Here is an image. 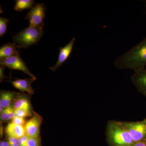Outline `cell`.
<instances>
[{
	"mask_svg": "<svg viewBox=\"0 0 146 146\" xmlns=\"http://www.w3.org/2000/svg\"><path fill=\"white\" fill-rule=\"evenodd\" d=\"M8 142L10 146H18V139L8 136Z\"/></svg>",
	"mask_w": 146,
	"mask_h": 146,
	"instance_id": "22",
	"label": "cell"
},
{
	"mask_svg": "<svg viewBox=\"0 0 146 146\" xmlns=\"http://www.w3.org/2000/svg\"><path fill=\"white\" fill-rule=\"evenodd\" d=\"M0 146H10L8 141H1L0 143Z\"/></svg>",
	"mask_w": 146,
	"mask_h": 146,
	"instance_id": "25",
	"label": "cell"
},
{
	"mask_svg": "<svg viewBox=\"0 0 146 146\" xmlns=\"http://www.w3.org/2000/svg\"><path fill=\"white\" fill-rule=\"evenodd\" d=\"M5 132L8 136L17 139L25 135L24 126L18 125L12 122L9 123L7 126Z\"/></svg>",
	"mask_w": 146,
	"mask_h": 146,
	"instance_id": "12",
	"label": "cell"
},
{
	"mask_svg": "<svg viewBox=\"0 0 146 146\" xmlns=\"http://www.w3.org/2000/svg\"><path fill=\"white\" fill-rule=\"evenodd\" d=\"M43 118L38 114L35 113L33 116L24 126L25 134L30 137H39L40 129Z\"/></svg>",
	"mask_w": 146,
	"mask_h": 146,
	"instance_id": "7",
	"label": "cell"
},
{
	"mask_svg": "<svg viewBox=\"0 0 146 146\" xmlns=\"http://www.w3.org/2000/svg\"><path fill=\"white\" fill-rule=\"evenodd\" d=\"M44 33L43 29L35 28L29 26L14 35L13 40L18 48H27L37 44Z\"/></svg>",
	"mask_w": 146,
	"mask_h": 146,
	"instance_id": "3",
	"label": "cell"
},
{
	"mask_svg": "<svg viewBox=\"0 0 146 146\" xmlns=\"http://www.w3.org/2000/svg\"><path fill=\"white\" fill-rule=\"evenodd\" d=\"M32 78L17 79L11 82L14 88L20 90L21 92H27L30 95L34 94V89H33L31 84L34 81Z\"/></svg>",
	"mask_w": 146,
	"mask_h": 146,
	"instance_id": "10",
	"label": "cell"
},
{
	"mask_svg": "<svg viewBox=\"0 0 146 146\" xmlns=\"http://www.w3.org/2000/svg\"><path fill=\"white\" fill-rule=\"evenodd\" d=\"M27 96L20 94L13 105L14 109H25L31 111V104Z\"/></svg>",
	"mask_w": 146,
	"mask_h": 146,
	"instance_id": "14",
	"label": "cell"
},
{
	"mask_svg": "<svg viewBox=\"0 0 146 146\" xmlns=\"http://www.w3.org/2000/svg\"><path fill=\"white\" fill-rule=\"evenodd\" d=\"M11 122L18 125L23 126L25 125L26 122L24 118L16 116L15 117L12 119Z\"/></svg>",
	"mask_w": 146,
	"mask_h": 146,
	"instance_id": "20",
	"label": "cell"
},
{
	"mask_svg": "<svg viewBox=\"0 0 146 146\" xmlns=\"http://www.w3.org/2000/svg\"><path fill=\"white\" fill-rule=\"evenodd\" d=\"M131 146H146V141L135 142Z\"/></svg>",
	"mask_w": 146,
	"mask_h": 146,
	"instance_id": "24",
	"label": "cell"
},
{
	"mask_svg": "<svg viewBox=\"0 0 146 146\" xmlns=\"http://www.w3.org/2000/svg\"><path fill=\"white\" fill-rule=\"evenodd\" d=\"M5 68V66L2 65H1V67H0V79H1V82H2L4 79L8 78V77L6 76L4 74V72Z\"/></svg>",
	"mask_w": 146,
	"mask_h": 146,
	"instance_id": "23",
	"label": "cell"
},
{
	"mask_svg": "<svg viewBox=\"0 0 146 146\" xmlns=\"http://www.w3.org/2000/svg\"><path fill=\"white\" fill-rule=\"evenodd\" d=\"M29 137L27 135H25L21 138L18 139V146H26Z\"/></svg>",
	"mask_w": 146,
	"mask_h": 146,
	"instance_id": "21",
	"label": "cell"
},
{
	"mask_svg": "<svg viewBox=\"0 0 146 146\" xmlns=\"http://www.w3.org/2000/svg\"><path fill=\"white\" fill-rule=\"evenodd\" d=\"M14 9L22 11L25 9H30L34 6L35 1L33 0H16Z\"/></svg>",
	"mask_w": 146,
	"mask_h": 146,
	"instance_id": "15",
	"label": "cell"
},
{
	"mask_svg": "<svg viewBox=\"0 0 146 146\" xmlns=\"http://www.w3.org/2000/svg\"><path fill=\"white\" fill-rule=\"evenodd\" d=\"M75 41L76 38L73 37L68 44L59 48V53L57 62L54 66L50 68L51 70L54 71L63 65L71 54Z\"/></svg>",
	"mask_w": 146,
	"mask_h": 146,
	"instance_id": "9",
	"label": "cell"
},
{
	"mask_svg": "<svg viewBox=\"0 0 146 146\" xmlns=\"http://www.w3.org/2000/svg\"><path fill=\"white\" fill-rule=\"evenodd\" d=\"M15 110L16 116L20 117L25 118L30 117L32 115L31 111L25 109H16Z\"/></svg>",
	"mask_w": 146,
	"mask_h": 146,
	"instance_id": "18",
	"label": "cell"
},
{
	"mask_svg": "<svg viewBox=\"0 0 146 146\" xmlns=\"http://www.w3.org/2000/svg\"><path fill=\"white\" fill-rule=\"evenodd\" d=\"M113 65L120 70L129 69L135 71L145 68L146 36L129 50L117 58Z\"/></svg>",
	"mask_w": 146,
	"mask_h": 146,
	"instance_id": "1",
	"label": "cell"
},
{
	"mask_svg": "<svg viewBox=\"0 0 146 146\" xmlns=\"http://www.w3.org/2000/svg\"><path fill=\"white\" fill-rule=\"evenodd\" d=\"M41 146V139L39 137H29L26 146Z\"/></svg>",
	"mask_w": 146,
	"mask_h": 146,
	"instance_id": "19",
	"label": "cell"
},
{
	"mask_svg": "<svg viewBox=\"0 0 146 146\" xmlns=\"http://www.w3.org/2000/svg\"><path fill=\"white\" fill-rule=\"evenodd\" d=\"M105 133L108 142L111 146H131L134 143L130 133L123 126L121 121H108Z\"/></svg>",
	"mask_w": 146,
	"mask_h": 146,
	"instance_id": "2",
	"label": "cell"
},
{
	"mask_svg": "<svg viewBox=\"0 0 146 146\" xmlns=\"http://www.w3.org/2000/svg\"><path fill=\"white\" fill-rule=\"evenodd\" d=\"M18 47L14 43L9 42L0 48V60H2L14 55L19 54L16 48Z\"/></svg>",
	"mask_w": 146,
	"mask_h": 146,
	"instance_id": "13",
	"label": "cell"
},
{
	"mask_svg": "<svg viewBox=\"0 0 146 146\" xmlns=\"http://www.w3.org/2000/svg\"><path fill=\"white\" fill-rule=\"evenodd\" d=\"M15 110L13 105L7 108L4 109L1 113V120L3 121H7L10 119H12L16 117Z\"/></svg>",
	"mask_w": 146,
	"mask_h": 146,
	"instance_id": "16",
	"label": "cell"
},
{
	"mask_svg": "<svg viewBox=\"0 0 146 146\" xmlns=\"http://www.w3.org/2000/svg\"><path fill=\"white\" fill-rule=\"evenodd\" d=\"M121 123L129 131L134 143L146 141V119L137 121H121Z\"/></svg>",
	"mask_w": 146,
	"mask_h": 146,
	"instance_id": "5",
	"label": "cell"
},
{
	"mask_svg": "<svg viewBox=\"0 0 146 146\" xmlns=\"http://www.w3.org/2000/svg\"><path fill=\"white\" fill-rule=\"evenodd\" d=\"M144 3H145V8L146 13V1H145V2H144Z\"/></svg>",
	"mask_w": 146,
	"mask_h": 146,
	"instance_id": "26",
	"label": "cell"
},
{
	"mask_svg": "<svg viewBox=\"0 0 146 146\" xmlns=\"http://www.w3.org/2000/svg\"><path fill=\"white\" fill-rule=\"evenodd\" d=\"M0 63L1 65L7 67L11 70L22 71L29 75L34 80H36L35 76L31 72L26 63L20 56L19 54L0 60Z\"/></svg>",
	"mask_w": 146,
	"mask_h": 146,
	"instance_id": "6",
	"label": "cell"
},
{
	"mask_svg": "<svg viewBox=\"0 0 146 146\" xmlns=\"http://www.w3.org/2000/svg\"><path fill=\"white\" fill-rule=\"evenodd\" d=\"M131 80L138 92L146 97V68L134 71Z\"/></svg>",
	"mask_w": 146,
	"mask_h": 146,
	"instance_id": "8",
	"label": "cell"
},
{
	"mask_svg": "<svg viewBox=\"0 0 146 146\" xmlns=\"http://www.w3.org/2000/svg\"><path fill=\"white\" fill-rule=\"evenodd\" d=\"M20 94L13 91H1L0 95V106L3 109L11 106L14 103Z\"/></svg>",
	"mask_w": 146,
	"mask_h": 146,
	"instance_id": "11",
	"label": "cell"
},
{
	"mask_svg": "<svg viewBox=\"0 0 146 146\" xmlns=\"http://www.w3.org/2000/svg\"><path fill=\"white\" fill-rule=\"evenodd\" d=\"M7 18H0V36L2 37L5 34L7 31V25L9 23Z\"/></svg>",
	"mask_w": 146,
	"mask_h": 146,
	"instance_id": "17",
	"label": "cell"
},
{
	"mask_svg": "<svg viewBox=\"0 0 146 146\" xmlns=\"http://www.w3.org/2000/svg\"><path fill=\"white\" fill-rule=\"evenodd\" d=\"M46 6L43 3H36L30 9L25 19L29 20V26L36 29H43L46 13Z\"/></svg>",
	"mask_w": 146,
	"mask_h": 146,
	"instance_id": "4",
	"label": "cell"
}]
</instances>
